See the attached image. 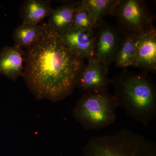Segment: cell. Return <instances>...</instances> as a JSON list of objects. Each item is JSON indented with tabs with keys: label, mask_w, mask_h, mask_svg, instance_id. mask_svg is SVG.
<instances>
[{
	"label": "cell",
	"mask_w": 156,
	"mask_h": 156,
	"mask_svg": "<svg viewBox=\"0 0 156 156\" xmlns=\"http://www.w3.org/2000/svg\"><path fill=\"white\" fill-rule=\"evenodd\" d=\"M78 2L79 1H67L53 9L49 16L48 25L58 34L71 27L73 15Z\"/></svg>",
	"instance_id": "12"
},
{
	"label": "cell",
	"mask_w": 156,
	"mask_h": 156,
	"mask_svg": "<svg viewBox=\"0 0 156 156\" xmlns=\"http://www.w3.org/2000/svg\"><path fill=\"white\" fill-rule=\"evenodd\" d=\"M126 35H140L154 27V15L145 1L118 0L110 14Z\"/></svg>",
	"instance_id": "5"
},
{
	"label": "cell",
	"mask_w": 156,
	"mask_h": 156,
	"mask_svg": "<svg viewBox=\"0 0 156 156\" xmlns=\"http://www.w3.org/2000/svg\"><path fill=\"white\" fill-rule=\"evenodd\" d=\"M44 24H27L22 23L13 31L12 38L14 41V47L21 49L26 48L35 43L43 33Z\"/></svg>",
	"instance_id": "13"
},
{
	"label": "cell",
	"mask_w": 156,
	"mask_h": 156,
	"mask_svg": "<svg viewBox=\"0 0 156 156\" xmlns=\"http://www.w3.org/2000/svg\"><path fill=\"white\" fill-rule=\"evenodd\" d=\"M118 107L113 95L108 91L88 92L77 101L73 114L86 130H98L114 122Z\"/></svg>",
	"instance_id": "4"
},
{
	"label": "cell",
	"mask_w": 156,
	"mask_h": 156,
	"mask_svg": "<svg viewBox=\"0 0 156 156\" xmlns=\"http://www.w3.org/2000/svg\"><path fill=\"white\" fill-rule=\"evenodd\" d=\"M93 58L107 66L114 62L126 34L117 26L103 21L95 28Z\"/></svg>",
	"instance_id": "6"
},
{
	"label": "cell",
	"mask_w": 156,
	"mask_h": 156,
	"mask_svg": "<svg viewBox=\"0 0 156 156\" xmlns=\"http://www.w3.org/2000/svg\"><path fill=\"white\" fill-rule=\"evenodd\" d=\"M53 9L49 0H26L20 9L22 23L38 24L45 17H49Z\"/></svg>",
	"instance_id": "11"
},
{
	"label": "cell",
	"mask_w": 156,
	"mask_h": 156,
	"mask_svg": "<svg viewBox=\"0 0 156 156\" xmlns=\"http://www.w3.org/2000/svg\"><path fill=\"white\" fill-rule=\"evenodd\" d=\"M134 66L146 72L156 73V30L155 27L140 35Z\"/></svg>",
	"instance_id": "9"
},
{
	"label": "cell",
	"mask_w": 156,
	"mask_h": 156,
	"mask_svg": "<svg viewBox=\"0 0 156 156\" xmlns=\"http://www.w3.org/2000/svg\"><path fill=\"white\" fill-rule=\"evenodd\" d=\"M118 0H82L77 6L88 11L95 28L102 18L111 14Z\"/></svg>",
	"instance_id": "14"
},
{
	"label": "cell",
	"mask_w": 156,
	"mask_h": 156,
	"mask_svg": "<svg viewBox=\"0 0 156 156\" xmlns=\"http://www.w3.org/2000/svg\"><path fill=\"white\" fill-rule=\"evenodd\" d=\"M84 156H156L154 141L124 128L115 134L91 137Z\"/></svg>",
	"instance_id": "3"
},
{
	"label": "cell",
	"mask_w": 156,
	"mask_h": 156,
	"mask_svg": "<svg viewBox=\"0 0 156 156\" xmlns=\"http://www.w3.org/2000/svg\"><path fill=\"white\" fill-rule=\"evenodd\" d=\"M140 35H126L118 51L114 62L117 67L134 66L136 45Z\"/></svg>",
	"instance_id": "15"
},
{
	"label": "cell",
	"mask_w": 156,
	"mask_h": 156,
	"mask_svg": "<svg viewBox=\"0 0 156 156\" xmlns=\"http://www.w3.org/2000/svg\"><path fill=\"white\" fill-rule=\"evenodd\" d=\"M23 77L37 99L57 101L73 92L84 59L66 48L58 34L48 23L41 36L25 48Z\"/></svg>",
	"instance_id": "1"
},
{
	"label": "cell",
	"mask_w": 156,
	"mask_h": 156,
	"mask_svg": "<svg viewBox=\"0 0 156 156\" xmlns=\"http://www.w3.org/2000/svg\"><path fill=\"white\" fill-rule=\"evenodd\" d=\"M88 61L77 77L75 87L86 93L108 91L111 80L107 66L93 58Z\"/></svg>",
	"instance_id": "7"
},
{
	"label": "cell",
	"mask_w": 156,
	"mask_h": 156,
	"mask_svg": "<svg viewBox=\"0 0 156 156\" xmlns=\"http://www.w3.org/2000/svg\"><path fill=\"white\" fill-rule=\"evenodd\" d=\"M118 107L126 114L147 126L156 117L155 86L146 73L125 69L111 80Z\"/></svg>",
	"instance_id": "2"
},
{
	"label": "cell",
	"mask_w": 156,
	"mask_h": 156,
	"mask_svg": "<svg viewBox=\"0 0 156 156\" xmlns=\"http://www.w3.org/2000/svg\"><path fill=\"white\" fill-rule=\"evenodd\" d=\"M24 53L21 49L5 46L0 51V75L13 81L23 77Z\"/></svg>",
	"instance_id": "10"
},
{
	"label": "cell",
	"mask_w": 156,
	"mask_h": 156,
	"mask_svg": "<svg viewBox=\"0 0 156 156\" xmlns=\"http://www.w3.org/2000/svg\"><path fill=\"white\" fill-rule=\"evenodd\" d=\"M71 27L84 30L95 28L88 11L77 5L74 12Z\"/></svg>",
	"instance_id": "16"
},
{
	"label": "cell",
	"mask_w": 156,
	"mask_h": 156,
	"mask_svg": "<svg viewBox=\"0 0 156 156\" xmlns=\"http://www.w3.org/2000/svg\"><path fill=\"white\" fill-rule=\"evenodd\" d=\"M95 28L84 30L70 27L58 34L63 44L70 52L89 60L94 54Z\"/></svg>",
	"instance_id": "8"
}]
</instances>
